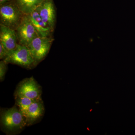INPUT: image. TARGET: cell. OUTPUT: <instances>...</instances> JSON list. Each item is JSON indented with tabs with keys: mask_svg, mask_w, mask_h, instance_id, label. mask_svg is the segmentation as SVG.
Segmentation results:
<instances>
[{
	"mask_svg": "<svg viewBox=\"0 0 135 135\" xmlns=\"http://www.w3.org/2000/svg\"><path fill=\"white\" fill-rule=\"evenodd\" d=\"M1 122L5 130L10 132L20 130L27 125L25 117L15 106L3 112L1 115Z\"/></svg>",
	"mask_w": 135,
	"mask_h": 135,
	"instance_id": "obj_1",
	"label": "cell"
},
{
	"mask_svg": "<svg viewBox=\"0 0 135 135\" xmlns=\"http://www.w3.org/2000/svg\"><path fill=\"white\" fill-rule=\"evenodd\" d=\"M16 2L11 1L1 6V24L16 30L24 16Z\"/></svg>",
	"mask_w": 135,
	"mask_h": 135,
	"instance_id": "obj_2",
	"label": "cell"
},
{
	"mask_svg": "<svg viewBox=\"0 0 135 135\" xmlns=\"http://www.w3.org/2000/svg\"><path fill=\"white\" fill-rule=\"evenodd\" d=\"M3 60L7 64H15L26 68H31L36 65L28 47L19 44L16 49L8 52Z\"/></svg>",
	"mask_w": 135,
	"mask_h": 135,
	"instance_id": "obj_3",
	"label": "cell"
},
{
	"mask_svg": "<svg viewBox=\"0 0 135 135\" xmlns=\"http://www.w3.org/2000/svg\"><path fill=\"white\" fill-rule=\"evenodd\" d=\"M19 44L28 46L34 39L40 36L28 15H24L16 30Z\"/></svg>",
	"mask_w": 135,
	"mask_h": 135,
	"instance_id": "obj_4",
	"label": "cell"
},
{
	"mask_svg": "<svg viewBox=\"0 0 135 135\" xmlns=\"http://www.w3.org/2000/svg\"><path fill=\"white\" fill-rule=\"evenodd\" d=\"M52 40L49 37L38 36L28 45L36 65L43 60L50 49Z\"/></svg>",
	"mask_w": 135,
	"mask_h": 135,
	"instance_id": "obj_5",
	"label": "cell"
},
{
	"mask_svg": "<svg viewBox=\"0 0 135 135\" xmlns=\"http://www.w3.org/2000/svg\"><path fill=\"white\" fill-rule=\"evenodd\" d=\"M42 89L33 77L27 78L21 81L16 89L15 96L26 97L35 101L41 100Z\"/></svg>",
	"mask_w": 135,
	"mask_h": 135,
	"instance_id": "obj_6",
	"label": "cell"
},
{
	"mask_svg": "<svg viewBox=\"0 0 135 135\" xmlns=\"http://www.w3.org/2000/svg\"><path fill=\"white\" fill-rule=\"evenodd\" d=\"M44 22L53 31L56 22V12L53 0H44L37 8Z\"/></svg>",
	"mask_w": 135,
	"mask_h": 135,
	"instance_id": "obj_7",
	"label": "cell"
},
{
	"mask_svg": "<svg viewBox=\"0 0 135 135\" xmlns=\"http://www.w3.org/2000/svg\"><path fill=\"white\" fill-rule=\"evenodd\" d=\"M17 40L16 30L1 24L0 42L2 43L8 52L16 49L18 45Z\"/></svg>",
	"mask_w": 135,
	"mask_h": 135,
	"instance_id": "obj_8",
	"label": "cell"
},
{
	"mask_svg": "<svg viewBox=\"0 0 135 135\" xmlns=\"http://www.w3.org/2000/svg\"><path fill=\"white\" fill-rule=\"evenodd\" d=\"M44 107L41 100L33 102L29 106L25 115L27 125H32L44 113Z\"/></svg>",
	"mask_w": 135,
	"mask_h": 135,
	"instance_id": "obj_9",
	"label": "cell"
},
{
	"mask_svg": "<svg viewBox=\"0 0 135 135\" xmlns=\"http://www.w3.org/2000/svg\"><path fill=\"white\" fill-rule=\"evenodd\" d=\"M28 16L39 36L42 37L50 36L52 31L42 19L37 9Z\"/></svg>",
	"mask_w": 135,
	"mask_h": 135,
	"instance_id": "obj_10",
	"label": "cell"
},
{
	"mask_svg": "<svg viewBox=\"0 0 135 135\" xmlns=\"http://www.w3.org/2000/svg\"><path fill=\"white\" fill-rule=\"evenodd\" d=\"M44 0H16V4L23 15H28L35 10Z\"/></svg>",
	"mask_w": 135,
	"mask_h": 135,
	"instance_id": "obj_11",
	"label": "cell"
},
{
	"mask_svg": "<svg viewBox=\"0 0 135 135\" xmlns=\"http://www.w3.org/2000/svg\"><path fill=\"white\" fill-rule=\"evenodd\" d=\"M16 99L17 106L25 116L29 106L33 102L37 101L26 97L17 96H16Z\"/></svg>",
	"mask_w": 135,
	"mask_h": 135,
	"instance_id": "obj_12",
	"label": "cell"
},
{
	"mask_svg": "<svg viewBox=\"0 0 135 135\" xmlns=\"http://www.w3.org/2000/svg\"><path fill=\"white\" fill-rule=\"evenodd\" d=\"M7 64L4 60L0 62V80L2 81L4 79L7 70Z\"/></svg>",
	"mask_w": 135,
	"mask_h": 135,
	"instance_id": "obj_13",
	"label": "cell"
},
{
	"mask_svg": "<svg viewBox=\"0 0 135 135\" xmlns=\"http://www.w3.org/2000/svg\"><path fill=\"white\" fill-rule=\"evenodd\" d=\"M8 51L5 47L0 42V59H4L7 57L8 54Z\"/></svg>",
	"mask_w": 135,
	"mask_h": 135,
	"instance_id": "obj_14",
	"label": "cell"
},
{
	"mask_svg": "<svg viewBox=\"0 0 135 135\" xmlns=\"http://www.w3.org/2000/svg\"><path fill=\"white\" fill-rule=\"evenodd\" d=\"M11 1V0H0V5L2 6L7 3Z\"/></svg>",
	"mask_w": 135,
	"mask_h": 135,
	"instance_id": "obj_15",
	"label": "cell"
}]
</instances>
